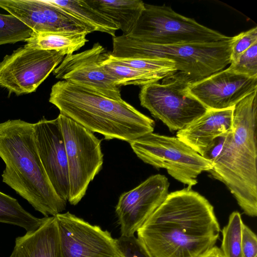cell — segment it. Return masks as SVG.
Masks as SVG:
<instances>
[{"label": "cell", "mask_w": 257, "mask_h": 257, "mask_svg": "<svg viewBox=\"0 0 257 257\" xmlns=\"http://www.w3.org/2000/svg\"><path fill=\"white\" fill-rule=\"evenodd\" d=\"M137 156L154 167L165 169L179 182L192 188L201 173L212 168L211 160L201 156L177 137L151 133L130 143Z\"/></svg>", "instance_id": "8"}, {"label": "cell", "mask_w": 257, "mask_h": 257, "mask_svg": "<svg viewBox=\"0 0 257 257\" xmlns=\"http://www.w3.org/2000/svg\"><path fill=\"white\" fill-rule=\"evenodd\" d=\"M34 123L20 119L0 122V158L5 168L3 182L45 217L63 211L66 201L56 193L39 157Z\"/></svg>", "instance_id": "4"}, {"label": "cell", "mask_w": 257, "mask_h": 257, "mask_svg": "<svg viewBox=\"0 0 257 257\" xmlns=\"http://www.w3.org/2000/svg\"><path fill=\"white\" fill-rule=\"evenodd\" d=\"M106 59L113 63L131 67L145 71L169 76L177 72L174 61L164 58H117L107 53Z\"/></svg>", "instance_id": "24"}, {"label": "cell", "mask_w": 257, "mask_h": 257, "mask_svg": "<svg viewBox=\"0 0 257 257\" xmlns=\"http://www.w3.org/2000/svg\"><path fill=\"white\" fill-rule=\"evenodd\" d=\"M233 37L214 42L160 45L130 36L112 37L111 55L117 58H164L174 61L177 72L192 83L218 72L230 63Z\"/></svg>", "instance_id": "5"}, {"label": "cell", "mask_w": 257, "mask_h": 257, "mask_svg": "<svg viewBox=\"0 0 257 257\" xmlns=\"http://www.w3.org/2000/svg\"><path fill=\"white\" fill-rule=\"evenodd\" d=\"M257 90L233 107L231 130L218 138L208 172L229 190L244 213L257 216Z\"/></svg>", "instance_id": "2"}, {"label": "cell", "mask_w": 257, "mask_h": 257, "mask_svg": "<svg viewBox=\"0 0 257 257\" xmlns=\"http://www.w3.org/2000/svg\"><path fill=\"white\" fill-rule=\"evenodd\" d=\"M86 33L57 32H35L24 41V45L35 49L56 51L66 55L73 54L88 41Z\"/></svg>", "instance_id": "20"}, {"label": "cell", "mask_w": 257, "mask_h": 257, "mask_svg": "<svg viewBox=\"0 0 257 257\" xmlns=\"http://www.w3.org/2000/svg\"><path fill=\"white\" fill-rule=\"evenodd\" d=\"M61 257H121L117 239L107 230L69 212L54 216Z\"/></svg>", "instance_id": "11"}, {"label": "cell", "mask_w": 257, "mask_h": 257, "mask_svg": "<svg viewBox=\"0 0 257 257\" xmlns=\"http://www.w3.org/2000/svg\"><path fill=\"white\" fill-rule=\"evenodd\" d=\"M33 31L15 16L0 14V46L24 41Z\"/></svg>", "instance_id": "26"}, {"label": "cell", "mask_w": 257, "mask_h": 257, "mask_svg": "<svg viewBox=\"0 0 257 257\" xmlns=\"http://www.w3.org/2000/svg\"><path fill=\"white\" fill-rule=\"evenodd\" d=\"M233 107L208 110L201 116L177 131L176 137L207 159L217 139L230 131Z\"/></svg>", "instance_id": "17"}, {"label": "cell", "mask_w": 257, "mask_h": 257, "mask_svg": "<svg viewBox=\"0 0 257 257\" xmlns=\"http://www.w3.org/2000/svg\"><path fill=\"white\" fill-rule=\"evenodd\" d=\"M49 101L60 113L106 140L130 143L154 130V120L123 99L115 100L66 81L52 86Z\"/></svg>", "instance_id": "3"}, {"label": "cell", "mask_w": 257, "mask_h": 257, "mask_svg": "<svg viewBox=\"0 0 257 257\" xmlns=\"http://www.w3.org/2000/svg\"><path fill=\"white\" fill-rule=\"evenodd\" d=\"M47 1L88 25L95 31L105 33L113 37L115 36L116 31L119 30L112 20L92 7L85 1Z\"/></svg>", "instance_id": "21"}, {"label": "cell", "mask_w": 257, "mask_h": 257, "mask_svg": "<svg viewBox=\"0 0 257 257\" xmlns=\"http://www.w3.org/2000/svg\"><path fill=\"white\" fill-rule=\"evenodd\" d=\"M220 231L213 206L188 187L169 193L137 237L151 257H201L215 246Z\"/></svg>", "instance_id": "1"}, {"label": "cell", "mask_w": 257, "mask_h": 257, "mask_svg": "<svg viewBox=\"0 0 257 257\" xmlns=\"http://www.w3.org/2000/svg\"><path fill=\"white\" fill-rule=\"evenodd\" d=\"M65 56L61 51L20 47L0 62V86L17 95L34 92Z\"/></svg>", "instance_id": "10"}, {"label": "cell", "mask_w": 257, "mask_h": 257, "mask_svg": "<svg viewBox=\"0 0 257 257\" xmlns=\"http://www.w3.org/2000/svg\"><path fill=\"white\" fill-rule=\"evenodd\" d=\"M106 52L99 43L87 50L66 55L53 71L55 78L87 88L110 98L122 100L119 87L103 67Z\"/></svg>", "instance_id": "12"}, {"label": "cell", "mask_w": 257, "mask_h": 257, "mask_svg": "<svg viewBox=\"0 0 257 257\" xmlns=\"http://www.w3.org/2000/svg\"><path fill=\"white\" fill-rule=\"evenodd\" d=\"M233 37L230 64L235 63L245 51L257 43V27L241 32Z\"/></svg>", "instance_id": "28"}, {"label": "cell", "mask_w": 257, "mask_h": 257, "mask_svg": "<svg viewBox=\"0 0 257 257\" xmlns=\"http://www.w3.org/2000/svg\"><path fill=\"white\" fill-rule=\"evenodd\" d=\"M106 53L101 65L113 77L116 85L119 87L130 85L143 86L156 83L167 77L163 74L145 71L111 62L106 59Z\"/></svg>", "instance_id": "23"}, {"label": "cell", "mask_w": 257, "mask_h": 257, "mask_svg": "<svg viewBox=\"0 0 257 257\" xmlns=\"http://www.w3.org/2000/svg\"><path fill=\"white\" fill-rule=\"evenodd\" d=\"M86 2L117 26L122 35H129L136 26L145 3L140 0H90Z\"/></svg>", "instance_id": "19"}, {"label": "cell", "mask_w": 257, "mask_h": 257, "mask_svg": "<svg viewBox=\"0 0 257 257\" xmlns=\"http://www.w3.org/2000/svg\"><path fill=\"white\" fill-rule=\"evenodd\" d=\"M201 257H225L221 249L216 246H214L206 253Z\"/></svg>", "instance_id": "31"}, {"label": "cell", "mask_w": 257, "mask_h": 257, "mask_svg": "<svg viewBox=\"0 0 257 257\" xmlns=\"http://www.w3.org/2000/svg\"><path fill=\"white\" fill-rule=\"evenodd\" d=\"M128 36L160 45L210 43L231 38L177 13L169 7L146 4Z\"/></svg>", "instance_id": "7"}, {"label": "cell", "mask_w": 257, "mask_h": 257, "mask_svg": "<svg viewBox=\"0 0 257 257\" xmlns=\"http://www.w3.org/2000/svg\"><path fill=\"white\" fill-rule=\"evenodd\" d=\"M169 185L165 176L156 174L120 196L115 213L121 236H135V233L165 200Z\"/></svg>", "instance_id": "13"}, {"label": "cell", "mask_w": 257, "mask_h": 257, "mask_svg": "<svg viewBox=\"0 0 257 257\" xmlns=\"http://www.w3.org/2000/svg\"><path fill=\"white\" fill-rule=\"evenodd\" d=\"M67 158L69 196L68 201L77 204L85 195L89 183L102 169L103 155L101 140L93 133L60 113Z\"/></svg>", "instance_id": "9"}, {"label": "cell", "mask_w": 257, "mask_h": 257, "mask_svg": "<svg viewBox=\"0 0 257 257\" xmlns=\"http://www.w3.org/2000/svg\"><path fill=\"white\" fill-rule=\"evenodd\" d=\"M0 8L15 16L35 32L86 33L94 30L47 0H0Z\"/></svg>", "instance_id": "14"}, {"label": "cell", "mask_w": 257, "mask_h": 257, "mask_svg": "<svg viewBox=\"0 0 257 257\" xmlns=\"http://www.w3.org/2000/svg\"><path fill=\"white\" fill-rule=\"evenodd\" d=\"M192 83L185 74L176 72L142 87L141 105L161 120L170 131H178L194 121L208 109L188 91Z\"/></svg>", "instance_id": "6"}, {"label": "cell", "mask_w": 257, "mask_h": 257, "mask_svg": "<svg viewBox=\"0 0 257 257\" xmlns=\"http://www.w3.org/2000/svg\"><path fill=\"white\" fill-rule=\"evenodd\" d=\"M257 90V77L237 73L229 67L191 83L189 92L208 110L233 108Z\"/></svg>", "instance_id": "16"}, {"label": "cell", "mask_w": 257, "mask_h": 257, "mask_svg": "<svg viewBox=\"0 0 257 257\" xmlns=\"http://www.w3.org/2000/svg\"><path fill=\"white\" fill-rule=\"evenodd\" d=\"M47 217L33 216L16 199L0 191V223L18 226L29 232L39 227Z\"/></svg>", "instance_id": "22"}, {"label": "cell", "mask_w": 257, "mask_h": 257, "mask_svg": "<svg viewBox=\"0 0 257 257\" xmlns=\"http://www.w3.org/2000/svg\"><path fill=\"white\" fill-rule=\"evenodd\" d=\"M10 257H61L55 217H47L37 229L16 238Z\"/></svg>", "instance_id": "18"}, {"label": "cell", "mask_w": 257, "mask_h": 257, "mask_svg": "<svg viewBox=\"0 0 257 257\" xmlns=\"http://www.w3.org/2000/svg\"><path fill=\"white\" fill-rule=\"evenodd\" d=\"M243 222L240 214L232 212L228 222L222 230L221 250L225 257H243L241 249V234Z\"/></svg>", "instance_id": "25"}, {"label": "cell", "mask_w": 257, "mask_h": 257, "mask_svg": "<svg viewBox=\"0 0 257 257\" xmlns=\"http://www.w3.org/2000/svg\"><path fill=\"white\" fill-rule=\"evenodd\" d=\"M243 257H257V237L255 234L243 223L241 234Z\"/></svg>", "instance_id": "30"}, {"label": "cell", "mask_w": 257, "mask_h": 257, "mask_svg": "<svg viewBox=\"0 0 257 257\" xmlns=\"http://www.w3.org/2000/svg\"><path fill=\"white\" fill-rule=\"evenodd\" d=\"M121 257H151L135 236L117 239Z\"/></svg>", "instance_id": "29"}, {"label": "cell", "mask_w": 257, "mask_h": 257, "mask_svg": "<svg viewBox=\"0 0 257 257\" xmlns=\"http://www.w3.org/2000/svg\"><path fill=\"white\" fill-rule=\"evenodd\" d=\"M34 140L45 172L56 193L67 201L69 179L64 137L58 117L34 124Z\"/></svg>", "instance_id": "15"}, {"label": "cell", "mask_w": 257, "mask_h": 257, "mask_svg": "<svg viewBox=\"0 0 257 257\" xmlns=\"http://www.w3.org/2000/svg\"><path fill=\"white\" fill-rule=\"evenodd\" d=\"M229 68L237 73L257 77V43L245 51Z\"/></svg>", "instance_id": "27"}]
</instances>
